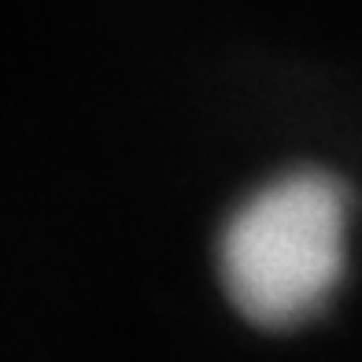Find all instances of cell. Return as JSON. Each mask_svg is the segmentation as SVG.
Wrapping results in <instances>:
<instances>
[{"mask_svg": "<svg viewBox=\"0 0 362 362\" xmlns=\"http://www.w3.org/2000/svg\"><path fill=\"white\" fill-rule=\"evenodd\" d=\"M348 262V192L333 174L292 170L244 200L222 237V277L259 325L318 315Z\"/></svg>", "mask_w": 362, "mask_h": 362, "instance_id": "6da1fadb", "label": "cell"}]
</instances>
